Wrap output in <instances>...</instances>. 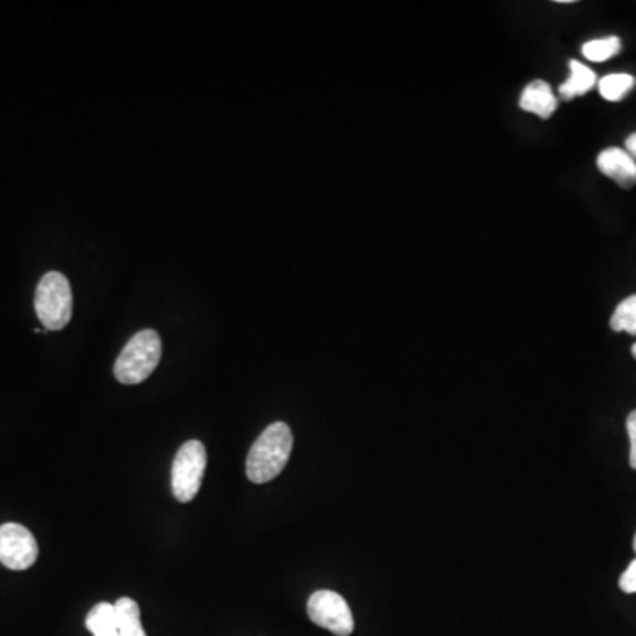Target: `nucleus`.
Instances as JSON below:
<instances>
[{"label":"nucleus","mask_w":636,"mask_h":636,"mask_svg":"<svg viewBox=\"0 0 636 636\" xmlns=\"http://www.w3.org/2000/svg\"><path fill=\"white\" fill-rule=\"evenodd\" d=\"M294 448V435L287 423H273L251 446L246 475L251 483L264 484L282 474Z\"/></svg>","instance_id":"1"},{"label":"nucleus","mask_w":636,"mask_h":636,"mask_svg":"<svg viewBox=\"0 0 636 636\" xmlns=\"http://www.w3.org/2000/svg\"><path fill=\"white\" fill-rule=\"evenodd\" d=\"M162 361V338L154 329L136 332L122 349L113 366L117 381L135 386L147 381Z\"/></svg>","instance_id":"2"},{"label":"nucleus","mask_w":636,"mask_h":636,"mask_svg":"<svg viewBox=\"0 0 636 636\" xmlns=\"http://www.w3.org/2000/svg\"><path fill=\"white\" fill-rule=\"evenodd\" d=\"M36 315L46 331H61L73 317V292L63 273L52 271L37 283Z\"/></svg>","instance_id":"3"},{"label":"nucleus","mask_w":636,"mask_h":636,"mask_svg":"<svg viewBox=\"0 0 636 636\" xmlns=\"http://www.w3.org/2000/svg\"><path fill=\"white\" fill-rule=\"evenodd\" d=\"M206 467V446L200 440L183 443L172 465V492L177 501L186 504L197 497L202 486Z\"/></svg>","instance_id":"4"},{"label":"nucleus","mask_w":636,"mask_h":636,"mask_svg":"<svg viewBox=\"0 0 636 636\" xmlns=\"http://www.w3.org/2000/svg\"><path fill=\"white\" fill-rule=\"evenodd\" d=\"M308 617L311 623L328 629L332 635L349 636L354 632V617L349 603L338 592H314L308 600Z\"/></svg>","instance_id":"5"},{"label":"nucleus","mask_w":636,"mask_h":636,"mask_svg":"<svg viewBox=\"0 0 636 636\" xmlns=\"http://www.w3.org/2000/svg\"><path fill=\"white\" fill-rule=\"evenodd\" d=\"M40 556L37 541L28 527L20 524L0 525V562L13 571L34 566Z\"/></svg>","instance_id":"6"},{"label":"nucleus","mask_w":636,"mask_h":636,"mask_svg":"<svg viewBox=\"0 0 636 636\" xmlns=\"http://www.w3.org/2000/svg\"><path fill=\"white\" fill-rule=\"evenodd\" d=\"M597 168L621 188H633L636 184V162L626 149L610 147L597 156Z\"/></svg>","instance_id":"7"},{"label":"nucleus","mask_w":636,"mask_h":636,"mask_svg":"<svg viewBox=\"0 0 636 636\" xmlns=\"http://www.w3.org/2000/svg\"><path fill=\"white\" fill-rule=\"evenodd\" d=\"M559 101L551 92L547 81L534 80L525 87L520 96V108L524 112L534 113L541 119H550L556 113Z\"/></svg>","instance_id":"8"},{"label":"nucleus","mask_w":636,"mask_h":636,"mask_svg":"<svg viewBox=\"0 0 636 636\" xmlns=\"http://www.w3.org/2000/svg\"><path fill=\"white\" fill-rule=\"evenodd\" d=\"M569 68H571V75H569L568 81L559 87L560 98L566 99V101H571L577 96L588 95L597 81L596 73L580 64L579 61H571Z\"/></svg>","instance_id":"9"},{"label":"nucleus","mask_w":636,"mask_h":636,"mask_svg":"<svg viewBox=\"0 0 636 636\" xmlns=\"http://www.w3.org/2000/svg\"><path fill=\"white\" fill-rule=\"evenodd\" d=\"M86 626L95 636H121L117 624L116 606L112 603H98L90 610Z\"/></svg>","instance_id":"10"},{"label":"nucleus","mask_w":636,"mask_h":636,"mask_svg":"<svg viewBox=\"0 0 636 636\" xmlns=\"http://www.w3.org/2000/svg\"><path fill=\"white\" fill-rule=\"evenodd\" d=\"M113 606L121 636H147L140 621V608L135 601L131 597H121Z\"/></svg>","instance_id":"11"},{"label":"nucleus","mask_w":636,"mask_h":636,"mask_svg":"<svg viewBox=\"0 0 636 636\" xmlns=\"http://www.w3.org/2000/svg\"><path fill=\"white\" fill-rule=\"evenodd\" d=\"M635 86L636 80L632 75L615 73V75H606L605 78H601L600 95L608 101H621L632 92Z\"/></svg>","instance_id":"12"},{"label":"nucleus","mask_w":636,"mask_h":636,"mask_svg":"<svg viewBox=\"0 0 636 636\" xmlns=\"http://www.w3.org/2000/svg\"><path fill=\"white\" fill-rule=\"evenodd\" d=\"M623 48V43L617 36L603 37V40H592L582 46L583 57L591 63H605Z\"/></svg>","instance_id":"13"},{"label":"nucleus","mask_w":636,"mask_h":636,"mask_svg":"<svg viewBox=\"0 0 636 636\" xmlns=\"http://www.w3.org/2000/svg\"><path fill=\"white\" fill-rule=\"evenodd\" d=\"M610 328L615 332H627L636 337V296H629L615 308L610 318Z\"/></svg>","instance_id":"14"},{"label":"nucleus","mask_w":636,"mask_h":636,"mask_svg":"<svg viewBox=\"0 0 636 636\" xmlns=\"http://www.w3.org/2000/svg\"><path fill=\"white\" fill-rule=\"evenodd\" d=\"M618 588L621 591L626 592V594H635L636 592V559L633 560L632 564L627 566L626 571H624L623 577L618 580Z\"/></svg>","instance_id":"15"},{"label":"nucleus","mask_w":636,"mask_h":636,"mask_svg":"<svg viewBox=\"0 0 636 636\" xmlns=\"http://www.w3.org/2000/svg\"><path fill=\"white\" fill-rule=\"evenodd\" d=\"M627 435H629V442H632V451H629V465L636 471V410H633L627 416L626 421Z\"/></svg>","instance_id":"16"},{"label":"nucleus","mask_w":636,"mask_h":636,"mask_svg":"<svg viewBox=\"0 0 636 636\" xmlns=\"http://www.w3.org/2000/svg\"><path fill=\"white\" fill-rule=\"evenodd\" d=\"M626 151L629 153V156L633 157L636 162V133L633 135L627 136L626 139Z\"/></svg>","instance_id":"17"},{"label":"nucleus","mask_w":636,"mask_h":636,"mask_svg":"<svg viewBox=\"0 0 636 636\" xmlns=\"http://www.w3.org/2000/svg\"><path fill=\"white\" fill-rule=\"evenodd\" d=\"M632 354H633V358L636 359V343H635V346H633Z\"/></svg>","instance_id":"18"},{"label":"nucleus","mask_w":636,"mask_h":636,"mask_svg":"<svg viewBox=\"0 0 636 636\" xmlns=\"http://www.w3.org/2000/svg\"><path fill=\"white\" fill-rule=\"evenodd\" d=\"M633 550H635V553H636V534H635V539H633Z\"/></svg>","instance_id":"19"}]
</instances>
